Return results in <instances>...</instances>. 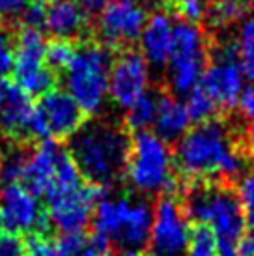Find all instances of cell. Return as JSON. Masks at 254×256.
<instances>
[{"mask_svg":"<svg viewBox=\"0 0 254 256\" xmlns=\"http://www.w3.org/2000/svg\"><path fill=\"white\" fill-rule=\"evenodd\" d=\"M189 217L176 196L164 194L157 202L150 238L152 256H184L189 243Z\"/></svg>","mask_w":254,"mask_h":256,"instance_id":"9c48e42d","label":"cell"},{"mask_svg":"<svg viewBox=\"0 0 254 256\" xmlns=\"http://www.w3.org/2000/svg\"><path fill=\"white\" fill-rule=\"evenodd\" d=\"M112 58L103 43H84L77 49L70 68L66 70L68 94L78 103L84 114L98 112L108 94Z\"/></svg>","mask_w":254,"mask_h":256,"instance_id":"5b68a950","label":"cell"},{"mask_svg":"<svg viewBox=\"0 0 254 256\" xmlns=\"http://www.w3.org/2000/svg\"><path fill=\"white\" fill-rule=\"evenodd\" d=\"M164 4V14L178 17L182 22H194L202 21L206 12L204 0H162Z\"/></svg>","mask_w":254,"mask_h":256,"instance_id":"83f0119b","label":"cell"},{"mask_svg":"<svg viewBox=\"0 0 254 256\" xmlns=\"http://www.w3.org/2000/svg\"><path fill=\"white\" fill-rule=\"evenodd\" d=\"M238 56L243 75L254 80V15L243 22L238 42Z\"/></svg>","mask_w":254,"mask_h":256,"instance_id":"4316f807","label":"cell"},{"mask_svg":"<svg viewBox=\"0 0 254 256\" xmlns=\"http://www.w3.org/2000/svg\"><path fill=\"white\" fill-rule=\"evenodd\" d=\"M108 243L99 240V238H94L90 242H86L84 249L80 250L77 256H108Z\"/></svg>","mask_w":254,"mask_h":256,"instance_id":"1f68e13d","label":"cell"},{"mask_svg":"<svg viewBox=\"0 0 254 256\" xmlns=\"http://www.w3.org/2000/svg\"><path fill=\"white\" fill-rule=\"evenodd\" d=\"M247 150L248 154H250V157H254V126L248 129L247 133Z\"/></svg>","mask_w":254,"mask_h":256,"instance_id":"74e56055","label":"cell"},{"mask_svg":"<svg viewBox=\"0 0 254 256\" xmlns=\"http://www.w3.org/2000/svg\"><path fill=\"white\" fill-rule=\"evenodd\" d=\"M172 32L174 24L166 14L152 15L142 30V50L146 62L154 66H164L172 52Z\"/></svg>","mask_w":254,"mask_h":256,"instance_id":"d6986e66","label":"cell"},{"mask_svg":"<svg viewBox=\"0 0 254 256\" xmlns=\"http://www.w3.org/2000/svg\"><path fill=\"white\" fill-rule=\"evenodd\" d=\"M238 196H240L241 208H243V214H245V219L254 226V172L247 174L245 178L241 180L240 191H238Z\"/></svg>","mask_w":254,"mask_h":256,"instance_id":"f1b7e54d","label":"cell"},{"mask_svg":"<svg viewBox=\"0 0 254 256\" xmlns=\"http://www.w3.org/2000/svg\"><path fill=\"white\" fill-rule=\"evenodd\" d=\"M24 142H15L2 154L0 152V184H21L24 166L30 157V152L24 146Z\"/></svg>","mask_w":254,"mask_h":256,"instance_id":"44dd1931","label":"cell"},{"mask_svg":"<svg viewBox=\"0 0 254 256\" xmlns=\"http://www.w3.org/2000/svg\"><path fill=\"white\" fill-rule=\"evenodd\" d=\"M0 17H2V15H0Z\"/></svg>","mask_w":254,"mask_h":256,"instance_id":"f35d334b","label":"cell"},{"mask_svg":"<svg viewBox=\"0 0 254 256\" xmlns=\"http://www.w3.org/2000/svg\"><path fill=\"white\" fill-rule=\"evenodd\" d=\"M10 80L8 78H0V114H2V108H4V103H6V90Z\"/></svg>","mask_w":254,"mask_h":256,"instance_id":"8d00e7d4","label":"cell"},{"mask_svg":"<svg viewBox=\"0 0 254 256\" xmlns=\"http://www.w3.org/2000/svg\"><path fill=\"white\" fill-rule=\"evenodd\" d=\"M77 45L71 42V40H60L54 38L52 42L47 43L45 47V64L47 68H50L52 72H66L70 64L73 62V58L77 54Z\"/></svg>","mask_w":254,"mask_h":256,"instance_id":"603a6c76","label":"cell"},{"mask_svg":"<svg viewBox=\"0 0 254 256\" xmlns=\"http://www.w3.org/2000/svg\"><path fill=\"white\" fill-rule=\"evenodd\" d=\"M58 154H60V148L52 138L43 140L38 148L30 152L21 184L34 196H42V194L49 192L52 180H54Z\"/></svg>","mask_w":254,"mask_h":256,"instance_id":"9a60e30c","label":"cell"},{"mask_svg":"<svg viewBox=\"0 0 254 256\" xmlns=\"http://www.w3.org/2000/svg\"><path fill=\"white\" fill-rule=\"evenodd\" d=\"M105 189L82 184L78 189L68 192L47 194L49 220L64 234H84V228L92 220L96 206L105 198Z\"/></svg>","mask_w":254,"mask_h":256,"instance_id":"ba28073f","label":"cell"},{"mask_svg":"<svg viewBox=\"0 0 254 256\" xmlns=\"http://www.w3.org/2000/svg\"><path fill=\"white\" fill-rule=\"evenodd\" d=\"M131 138L124 129L105 122L84 124L73 135L71 159L90 185L106 189L126 174Z\"/></svg>","mask_w":254,"mask_h":256,"instance_id":"7a4b0ae2","label":"cell"},{"mask_svg":"<svg viewBox=\"0 0 254 256\" xmlns=\"http://www.w3.org/2000/svg\"><path fill=\"white\" fill-rule=\"evenodd\" d=\"M90 26V14L71 0H52L47 6L45 28L60 40L82 36Z\"/></svg>","mask_w":254,"mask_h":256,"instance_id":"2e32d148","label":"cell"},{"mask_svg":"<svg viewBox=\"0 0 254 256\" xmlns=\"http://www.w3.org/2000/svg\"><path fill=\"white\" fill-rule=\"evenodd\" d=\"M43 215L45 212L38 204V196H34L22 184L2 185L0 191L2 230L15 234L21 232L34 234Z\"/></svg>","mask_w":254,"mask_h":256,"instance_id":"7c38bea8","label":"cell"},{"mask_svg":"<svg viewBox=\"0 0 254 256\" xmlns=\"http://www.w3.org/2000/svg\"><path fill=\"white\" fill-rule=\"evenodd\" d=\"M185 108H187V114H189L190 122H194L196 126L215 120V114L219 110V107L213 103L212 98H210L200 86H196V88L187 96V105H185Z\"/></svg>","mask_w":254,"mask_h":256,"instance_id":"cb8c5ba5","label":"cell"},{"mask_svg":"<svg viewBox=\"0 0 254 256\" xmlns=\"http://www.w3.org/2000/svg\"><path fill=\"white\" fill-rule=\"evenodd\" d=\"M168 64L174 92L189 96L200 84L206 70L204 36L196 24L180 21L174 26Z\"/></svg>","mask_w":254,"mask_h":256,"instance_id":"8992f818","label":"cell"},{"mask_svg":"<svg viewBox=\"0 0 254 256\" xmlns=\"http://www.w3.org/2000/svg\"><path fill=\"white\" fill-rule=\"evenodd\" d=\"M174 166L190 182L234 180L243 170V157L234 148L230 135L219 120L194 126L178 140Z\"/></svg>","mask_w":254,"mask_h":256,"instance_id":"6da1fadb","label":"cell"},{"mask_svg":"<svg viewBox=\"0 0 254 256\" xmlns=\"http://www.w3.org/2000/svg\"><path fill=\"white\" fill-rule=\"evenodd\" d=\"M32 100L15 82H10L6 90V103L0 114V128L12 140L24 142L28 138V124L34 112Z\"/></svg>","mask_w":254,"mask_h":256,"instance_id":"e0dca14e","label":"cell"},{"mask_svg":"<svg viewBox=\"0 0 254 256\" xmlns=\"http://www.w3.org/2000/svg\"><path fill=\"white\" fill-rule=\"evenodd\" d=\"M185 256H219V247L213 232L204 224L190 226Z\"/></svg>","mask_w":254,"mask_h":256,"instance_id":"484cf974","label":"cell"},{"mask_svg":"<svg viewBox=\"0 0 254 256\" xmlns=\"http://www.w3.org/2000/svg\"><path fill=\"white\" fill-rule=\"evenodd\" d=\"M238 103H240L241 112L245 114L248 120L254 122V84H250L248 88H243Z\"/></svg>","mask_w":254,"mask_h":256,"instance_id":"836d02e7","label":"cell"},{"mask_svg":"<svg viewBox=\"0 0 254 256\" xmlns=\"http://www.w3.org/2000/svg\"><path fill=\"white\" fill-rule=\"evenodd\" d=\"M15 62V42L14 38L0 30V78L14 72Z\"/></svg>","mask_w":254,"mask_h":256,"instance_id":"f546056e","label":"cell"},{"mask_svg":"<svg viewBox=\"0 0 254 256\" xmlns=\"http://www.w3.org/2000/svg\"><path fill=\"white\" fill-rule=\"evenodd\" d=\"M157 101H159V96H157V94L146 92L140 100L134 103L133 107L127 108V116H126L127 129H129V131H134V133L148 131V128L154 124V120H156Z\"/></svg>","mask_w":254,"mask_h":256,"instance_id":"7402d4cb","label":"cell"},{"mask_svg":"<svg viewBox=\"0 0 254 256\" xmlns=\"http://www.w3.org/2000/svg\"><path fill=\"white\" fill-rule=\"evenodd\" d=\"M30 0H0V15L6 17H17L22 15Z\"/></svg>","mask_w":254,"mask_h":256,"instance_id":"d6a6232c","label":"cell"},{"mask_svg":"<svg viewBox=\"0 0 254 256\" xmlns=\"http://www.w3.org/2000/svg\"><path fill=\"white\" fill-rule=\"evenodd\" d=\"M184 210L194 224H204L213 232L219 256H238L245 234V214L240 196L230 185L220 182H194L187 191Z\"/></svg>","mask_w":254,"mask_h":256,"instance_id":"3957f363","label":"cell"},{"mask_svg":"<svg viewBox=\"0 0 254 256\" xmlns=\"http://www.w3.org/2000/svg\"><path fill=\"white\" fill-rule=\"evenodd\" d=\"M148 86V64L138 50L127 49L112 62L108 94L116 105L124 108L133 107L136 101L146 94Z\"/></svg>","mask_w":254,"mask_h":256,"instance_id":"8fae6325","label":"cell"},{"mask_svg":"<svg viewBox=\"0 0 254 256\" xmlns=\"http://www.w3.org/2000/svg\"><path fill=\"white\" fill-rule=\"evenodd\" d=\"M71 2H75V4H78V6H82L88 14L99 12V10H103V8L108 4V0H71Z\"/></svg>","mask_w":254,"mask_h":256,"instance_id":"d590c367","label":"cell"},{"mask_svg":"<svg viewBox=\"0 0 254 256\" xmlns=\"http://www.w3.org/2000/svg\"><path fill=\"white\" fill-rule=\"evenodd\" d=\"M189 124L190 118L182 101L174 100L170 96H159L154 126L157 131L156 135L161 140H164V142L180 140L187 133Z\"/></svg>","mask_w":254,"mask_h":256,"instance_id":"ffe728a7","label":"cell"},{"mask_svg":"<svg viewBox=\"0 0 254 256\" xmlns=\"http://www.w3.org/2000/svg\"><path fill=\"white\" fill-rule=\"evenodd\" d=\"M172 170L174 159L168 144L150 131L134 133L129 146L126 168L131 184L142 192L164 191L166 194L174 196V191L180 189V184L174 178Z\"/></svg>","mask_w":254,"mask_h":256,"instance_id":"277c9868","label":"cell"},{"mask_svg":"<svg viewBox=\"0 0 254 256\" xmlns=\"http://www.w3.org/2000/svg\"><path fill=\"white\" fill-rule=\"evenodd\" d=\"M0 256H26V245L21 234L0 230Z\"/></svg>","mask_w":254,"mask_h":256,"instance_id":"4dcf8cb0","label":"cell"},{"mask_svg":"<svg viewBox=\"0 0 254 256\" xmlns=\"http://www.w3.org/2000/svg\"><path fill=\"white\" fill-rule=\"evenodd\" d=\"M36 107L47 126L49 138L52 140L73 136L86 122L84 110L78 107V103L70 94L62 90H52L50 94L43 96L40 105Z\"/></svg>","mask_w":254,"mask_h":256,"instance_id":"5bb4252c","label":"cell"},{"mask_svg":"<svg viewBox=\"0 0 254 256\" xmlns=\"http://www.w3.org/2000/svg\"><path fill=\"white\" fill-rule=\"evenodd\" d=\"M152 226L154 212L150 204H146L144 200L131 198L110 247L118 250L120 256H144L150 249Z\"/></svg>","mask_w":254,"mask_h":256,"instance_id":"4fadbf2b","label":"cell"},{"mask_svg":"<svg viewBox=\"0 0 254 256\" xmlns=\"http://www.w3.org/2000/svg\"><path fill=\"white\" fill-rule=\"evenodd\" d=\"M238 256H254V226L245 230L238 247Z\"/></svg>","mask_w":254,"mask_h":256,"instance_id":"e575fe53","label":"cell"},{"mask_svg":"<svg viewBox=\"0 0 254 256\" xmlns=\"http://www.w3.org/2000/svg\"><path fill=\"white\" fill-rule=\"evenodd\" d=\"M243 70L238 56V45L220 43L213 52L212 62L206 66L200 78V88L204 90L219 108H232L243 92Z\"/></svg>","mask_w":254,"mask_h":256,"instance_id":"52a82bcc","label":"cell"},{"mask_svg":"<svg viewBox=\"0 0 254 256\" xmlns=\"http://www.w3.org/2000/svg\"><path fill=\"white\" fill-rule=\"evenodd\" d=\"M248 12V0H213L210 8V17L213 24L226 26L240 21Z\"/></svg>","mask_w":254,"mask_h":256,"instance_id":"d4e9b609","label":"cell"},{"mask_svg":"<svg viewBox=\"0 0 254 256\" xmlns=\"http://www.w3.org/2000/svg\"><path fill=\"white\" fill-rule=\"evenodd\" d=\"M15 42V62H14V80L26 77L45 68V38L40 30L22 28L17 30Z\"/></svg>","mask_w":254,"mask_h":256,"instance_id":"ac0fdd59","label":"cell"},{"mask_svg":"<svg viewBox=\"0 0 254 256\" xmlns=\"http://www.w3.org/2000/svg\"><path fill=\"white\" fill-rule=\"evenodd\" d=\"M148 22L140 0H108L99 15V36L106 49H127L140 40Z\"/></svg>","mask_w":254,"mask_h":256,"instance_id":"30bf717a","label":"cell"}]
</instances>
